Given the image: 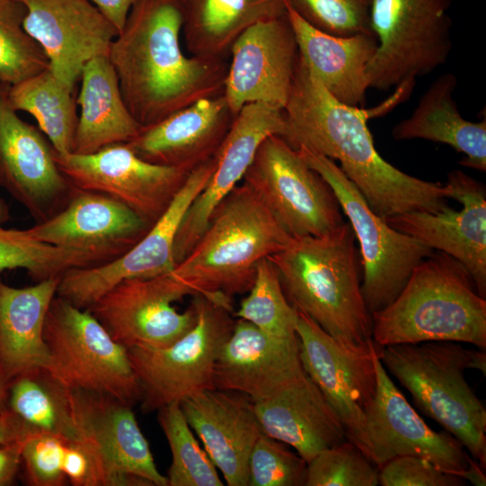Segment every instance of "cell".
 <instances>
[{
    "mask_svg": "<svg viewBox=\"0 0 486 486\" xmlns=\"http://www.w3.org/2000/svg\"><path fill=\"white\" fill-rule=\"evenodd\" d=\"M404 101L399 91L371 109L344 104L331 95L299 56L282 137L338 160L372 210L386 219L411 212L437 213L449 206L446 188L410 176L384 160L367 125Z\"/></svg>",
    "mask_w": 486,
    "mask_h": 486,
    "instance_id": "1",
    "label": "cell"
},
{
    "mask_svg": "<svg viewBox=\"0 0 486 486\" xmlns=\"http://www.w3.org/2000/svg\"><path fill=\"white\" fill-rule=\"evenodd\" d=\"M178 0H140L108 58L123 100L142 127L223 93L229 63L185 54Z\"/></svg>",
    "mask_w": 486,
    "mask_h": 486,
    "instance_id": "2",
    "label": "cell"
},
{
    "mask_svg": "<svg viewBox=\"0 0 486 486\" xmlns=\"http://www.w3.org/2000/svg\"><path fill=\"white\" fill-rule=\"evenodd\" d=\"M298 310L349 348L373 340L372 314L361 291V257L349 222L322 237L292 238L267 257Z\"/></svg>",
    "mask_w": 486,
    "mask_h": 486,
    "instance_id": "3",
    "label": "cell"
},
{
    "mask_svg": "<svg viewBox=\"0 0 486 486\" xmlns=\"http://www.w3.org/2000/svg\"><path fill=\"white\" fill-rule=\"evenodd\" d=\"M292 238L244 182L213 209L202 237L170 272L188 292L232 306L248 292L259 262L284 248Z\"/></svg>",
    "mask_w": 486,
    "mask_h": 486,
    "instance_id": "4",
    "label": "cell"
},
{
    "mask_svg": "<svg viewBox=\"0 0 486 486\" xmlns=\"http://www.w3.org/2000/svg\"><path fill=\"white\" fill-rule=\"evenodd\" d=\"M378 347L395 344L454 341L486 348V300L467 269L435 251L412 271L396 299L372 313Z\"/></svg>",
    "mask_w": 486,
    "mask_h": 486,
    "instance_id": "5",
    "label": "cell"
},
{
    "mask_svg": "<svg viewBox=\"0 0 486 486\" xmlns=\"http://www.w3.org/2000/svg\"><path fill=\"white\" fill-rule=\"evenodd\" d=\"M378 357L420 412L459 440L485 469L486 409L464 376L469 369L485 374V350L428 341L379 347Z\"/></svg>",
    "mask_w": 486,
    "mask_h": 486,
    "instance_id": "6",
    "label": "cell"
},
{
    "mask_svg": "<svg viewBox=\"0 0 486 486\" xmlns=\"http://www.w3.org/2000/svg\"><path fill=\"white\" fill-rule=\"evenodd\" d=\"M43 338L51 362L50 374L68 388L113 397L133 406L141 387L127 348L98 320L58 296L48 310Z\"/></svg>",
    "mask_w": 486,
    "mask_h": 486,
    "instance_id": "7",
    "label": "cell"
},
{
    "mask_svg": "<svg viewBox=\"0 0 486 486\" xmlns=\"http://www.w3.org/2000/svg\"><path fill=\"white\" fill-rule=\"evenodd\" d=\"M300 155L331 186L360 246L361 291L372 314L391 304L413 269L434 250L392 228L369 206L356 184L335 160L301 147Z\"/></svg>",
    "mask_w": 486,
    "mask_h": 486,
    "instance_id": "8",
    "label": "cell"
},
{
    "mask_svg": "<svg viewBox=\"0 0 486 486\" xmlns=\"http://www.w3.org/2000/svg\"><path fill=\"white\" fill-rule=\"evenodd\" d=\"M192 300L196 322L181 338L162 348H127L141 387L143 412L216 389L214 366L235 324L233 307L201 294Z\"/></svg>",
    "mask_w": 486,
    "mask_h": 486,
    "instance_id": "9",
    "label": "cell"
},
{
    "mask_svg": "<svg viewBox=\"0 0 486 486\" xmlns=\"http://www.w3.org/2000/svg\"><path fill=\"white\" fill-rule=\"evenodd\" d=\"M453 1H372L370 27L378 45L366 68L369 87L386 91L416 81L447 61Z\"/></svg>",
    "mask_w": 486,
    "mask_h": 486,
    "instance_id": "10",
    "label": "cell"
},
{
    "mask_svg": "<svg viewBox=\"0 0 486 486\" xmlns=\"http://www.w3.org/2000/svg\"><path fill=\"white\" fill-rule=\"evenodd\" d=\"M292 237H322L344 223L328 182L279 135L258 147L243 178Z\"/></svg>",
    "mask_w": 486,
    "mask_h": 486,
    "instance_id": "11",
    "label": "cell"
},
{
    "mask_svg": "<svg viewBox=\"0 0 486 486\" xmlns=\"http://www.w3.org/2000/svg\"><path fill=\"white\" fill-rule=\"evenodd\" d=\"M296 332L304 372L338 416L347 440L372 460L366 416L376 396L379 347L374 341L364 348L346 347L300 310Z\"/></svg>",
    "mask_w": 486,
    "mask_h": 486,
    "instance_id": "12",
    "label": "cell"
},
{
    "mask_svg": "<svg viewBox=\"0 0 486 486\" xmlns=\"http://www.w3.org/2000/svg\"><path fill=\"white\" fill-rule=\"evenodd\" d=\"M65 392L79 439L97 455L105 486H167L166 476L157 468L132 406L82 389L65 386Z\"/></svg>",
    "mask_w": 486,
    "mask_h": 486,
    "instance_id": "13",
    "label": "cell"
},
{
    "mask_svg": "<svg viewBox=\"0 0 486 486\" xmlns=\"http://www.w3.org/2000/svg\"><path fill=\"white\" fill-rule=\"evenodd\" d=\"M54 156L59 170L76 188L104 194L152 225L166 212L191 173L147 162L126 143L91 154L55 151Z\"/></svg>",
    "mask_w": 486,
    "mask_h": 486,
    "instance_id": "14",
    "label": "cell"
},
{
    "mask_svg": "<svg viewBox=\"0 0 486 486\" xmlns=\"http://www.w3.org/2000/svg\"><path fill=\"white\" fill-rule=\"evenodd\" d=\"M215 166L214 157L191 171L166 212L129 251L103 265L66 272L60 277L57 295L86 309L122 280L172 272L176 266L174 244L177 229L190 204L207 184Z\"/></svg>",
    "mask_w": 486,
    "mask_h": 486,
    "instance_id": "15",
    "label": "cell"
},
{
    "mask_svg": "<svg viewBox=\"0 0 486 486\" xmlns=\"http://www.w3.org/2000/svg\"><path fill=\"white\" fill-rule=\"evenodd\" d=\"M186 295L170 273L130 278L115 284L86 310L126 348H162L181 338L196 322L193 300L183 312L172 305Z\"/></svg>",
    "mask_w": 486,
    "mask_h": 486,
    "instance_id": "16",
    "label": "cell"
},
{
    "mask_svg": "<svg viewBox=\"0 0 486 486\" xmlns=\"http://www.w3.org/2000/svg\"><path fill=\"white\" fill-rule=\"evenodd\" d=\"M8 89L0 83V187L39 223L60 212L76 187L59 170L47 137L10 105Z\"/></svg>",
    "mask_w": 486,
    "mask_h": 486,
    "instance_id": "17",
    "label": "cell"
},
{
    "mask_svg": "<svg viewBox=\"0 0 486 486\" xmlns=\"http://www.w3.org/2000/svg\"><path fill=\"white\" fill-rule=\"evenodd\" d=\"M223 96L235 115L252 103L284 110L299 59L294 32L287 17L262 21L233 42Z\"/></svg>",
    "mask_w": 486,
    "mask_h": 486,
    "instance_id": "18",
    "label": "cell"
},
{
    "mask_svg": "<svg viewBox=\"0 0 486 486\" xmlns=\"http://www.w3.org/2000/svg\"><path fill=\"white\" fill-rule=\"evenodd\" d=\"M374 363L377 391L366 416L372 461L380 468L392 457L413 455L464 479L476 460L453 435L426 424L389 377L378 354Z\"/></svg>",
    "mask_w": 486,
    "mask_h": 486,
    "instance_id": "19",
    "label": "cell"
},
{
    "mask_svg": "<svg viewBox=\"0 0 486 486\" xmlns=\"http://www.w3.org/2000/svg\"><path fill=\"white\" fill-rule=\"evenodd\" d=\"M449 199L462 204L440 212H411L385 219L394 230L415 238L433 250L458 260L471 274L477 292L486 297V190L461 170L447 174Z\"/></svg>",
    "mask_w": 486,
    "mask_h": 486,
    "instance_id": "20",
    "label": "cell"
},
{
    "mask_svg": "<svg viewBox=\"0 0 486 486\" xmlns=\"http://www.w3.org/2000/svg\"><path fill=\"white\" fill-rule=\"evenodd\" d=\"M19 1L25 8L23 27L45 53L49 69L75 93L85 65L108 57L118 32L86 0Z\"/></svg>",
    "mask_w": 486,
    "mask_h": 486,
    "instance_id": "21",
    "label": "cell"
},
{
    "mask_svg": "<svg viewBox=\"0 0 486 486\" xmlns=\"http://www.w3.org/2000/svg\"><path fill=\"white\" fill-rule=\"evenodd\" d=\"M152 226L113 198L76 188L60 212L26 231L39 241L91 253L107 263L129 251Z\"/></svg>",
    "mask_w": 486,
    "mask_h": 486,
    "instance_id": "22",
    "label": "cell"
},
{
    "mask_svg": "<svg viewBox=\"0 0 486 486\" xmlns=\"http://www.w3.org/2000/svg\"><path fill=\"white\" fill-rule=\"evenodd\" d=\"M284 131V110L248 104L236 115L216 154V166L203 190L185 212L174 244L176 265L191 252L205 230L216 205L242 180L262 141Z\"/></svg>",
    "mask_w": 486,
    "mask_h": 486,
    "instance_id": "23",
    "label": "cell"
},
{
    "mask_svg": "<svg viewBox=\"0 0 486 486\" xmlns=\"http://www.w3.org/2000/svg\"><path fill=\"white\" fill-rule=\"evenodd\" d=\"M180 403L189 426L226 483L248 486V458L264 433L254 401L241 392L212 389Z\"/></svg>",
    "mask_w": 486,
    "mask_h": 486,
    "instance_id": "24",
    "label": "cell"
},
{
    "mask_svg": "<svg viewBox=\"0 0 486 486\" xmlns=\"http://www.w3.org/2000/svg\"><path fill=\"white\" fill-rule=\"evenodd\" d=\"M235 117L221 94L141 128L126 144L147 162L191 172L216 156Z\"/></svg>",
    "mask_w": 486,
    "mask_h": 486,
    "instance_id": "25",
    "label": "cell"
},
{
    "mask_svg": "<svg viewBox=\"0 0 486 486\" xmlns=\"http://www.w3.org/2000/svg\"><path fill=\"white\" fill-rule=\"evenodd\" d=\"M298 343L274 339L237 319L216 360V389L241 392L254 402L269 399L302 377Z\"/></svg>",
    "mask_w": 486,
    "mask_h": 486,
    "instance_id": "26",
    "label": "cell"
},
{
    "mask_svg": "<svg viewBox=\"0 0 486 486\" xmlns=\"http://www.w3.org/2000/svg\"><path fill=\"white\" fill-rule=\"evenodd\" d=\"M254 405L263 432L293 447L307 464L347 440L338 416L306 374Z\"/></svg>",
    "mask_w": 486,
    "mask_h": 486,
    "instance_id": "27",
    "label": "cell"
},
{
    "mask_svg": "<svg viewBox=\"0 0 486 486\" xmlns=\"http://www.w3.org/2000/svg\"><path fill=\"white\" fill-rule=\"evenodd\" d=\"M59 280L17 288L0 277V379L7 391L23 375L51 369L43 328Z\"/></svg>",
    "mask_w": 486,
    "mask_h": 486,
    "instance_id": "28",
    "label": "cell"
},
{
    "mask_svg": "<svg viewBox=\"0 0 486 486\" xmlns=\"http://www.w3.org/2000/svg\"><path fill=\"white\" fill-rule=\"evenodd\" d=\"M286 14L299 56L328 92L344 104L362 107L370 88L366 68L378 45L374 34H328L309 24L288 4Z\"/></svg>",
    "mask_w": 486,
    "mask_h": 486,
    "instance_id": "29",
    "label": "cell"
},
{
    "mask_svg": "<svg viewBox=\"0 0 486 486\" xmlns=\"http://www.w3.org/2000/svg\"><path fill=\"white\" fill-rule=\"evenodd\" d=\"M457 78L452 73L437 76L420 97L410 116L392 130L395 140L422 139L446 144L464 157L460 164L486 171V117L480 122L464 118L453 98Z\"/></svg>",
    "mask_w": 486,
    "mask_h": 486,
    "instance_id": "30",
    "label": "cell"
},
{
    "mask_svg": "<svg viewBox=\"0 0 486 486\" xmlns=\"http://www.w3.org/2000/svg\"><path fill=\"white\" fill-rule=\"evenodd\" d=\"M76 98L79 113L73 153L91 154L107 146L128 143L141 126L123 100L115 71L108 57L89 60L81 72Z\"/></svg>",
    "mask_w": 486,
    "mask_h": 486,
    "instance_id": "31",
    "label": "cell"
},
{
    "mask_svg": "<svg viewBox=\"0 0 486 486\" xmlns=\"http://www.w3.org/2000/svg\"><path fill=\"white\" fill-rule=\"evenodd\" d=\"M182 42L189 55L224 58L236 39L256 22L286 14L285 0H178Z\"/></svg>",
    "mask_w": 486,
    "mask_h": 486,
    "instance_id": "32",
    "label": "cell"
},
{
    "mask_svg": "<svg viewBox=\"0 0 486 486\" xmlns=\"http://www.w3.org/2000/svg\"><path fill=\"white\" fill-rule=\"evenodd\" d=\"M8 101L15 111L35 119L56 152H73L78 118L75 93L65 87L49 68L9 86Z\"/></svg>",
    "mask_w": 486,
    "mask_h": 486,
    "instance_id": "33",
    "label": "cell"
},
{
    "mask_svg": "<svg viewBox=\"0 0 486 486\" xmlns=\"http://www.w3.org/2000/svg\"><path fill=\"white\" fill-rule=\"evenodd\" d=\"M8 408L23 422L66 440H79L70 417L65 386L40 370L15 380L8 389Z\"/></svg>",
    "mask_w": 486,
    "mask_h": 486,
    "instance_id": "34",
    "label": "cell"
},
{
    "mask_svg": "<svg viewBox=\"0 0 486 486\" xmlns=\"http://www.w3.org/2000/svg\"><path fill=\"white\" fill-rule=\"evenodd\" d=\"M105 264L99 256L58 248L32 238L26 230L0 226V272L24 269L36 283L60 278L73 268Z\"/></svg>",
    "mask_w": 486,
    "mask_h": 486,
    "instance_id": "35",
    "label": "cell"
},
{
    "mask_svg": "<svg viewBox=\"0 0 486 486\" xmlns=\"http://www.w3.org/2000/svg\"><path fill=\"white\" fill-rule=\"evenodd\" d=\"M233 315L252 323L274 339L298 343V310L287 300L278 274L268 258L259 262L254 284Z\"/></svg>",
    "mask_w": 486,
    "mask_h": 486,
    "instance_id": "36",
    "label": "cell"
},
{
    "mask_svg": "<svg viewBox=\"0 0 486 486\" xmlns=\"http://www.w3.org/2000/svg\"><path fill=\"white\" fill-rule=\"evenodd\" d=\"M157 411L172 454L167 486H223L216 466L194 436L181 403L171 402Z\"/></svg>",
    "mask_w": 486,
    "mask_h": 486,
    "instance_id": "37",
    "label": "cell"
},
{
    "mask_svg": "<svg viewBox=\"0 0 486 486\" xmlns=\"http://www.w3.org/2000/svg\"><path fill=\"white\" fill-rule=\"evenodd\" d=\"M19 0H0V83L14 86L49 68L40 46L23 27Z\"/></svg>",
    "mask_w": 486,
    "mask_h": 486,
    "instance_id": "38",
    "label": "cell"
},
{
    "mask_svg": "<svg viewBox=\"0 0 486 486\" xmlns=\"http://www.w3.org/2000/svg\"><path fill=\"white\" fill-rule=\"evenodd\" d=\"M379 467L349 440L327 448L307 464L305 486H376Z\"/></svg>",
    "mask_w": 486,
    "mask_h": 486,
    "instance_id": "39",
    "label": "cell"
},
{
    "mask_svg": "<svg viewBox=\"0 0 486 486\" xmlns=\"http://www.w3.org/2000/svg\"><path fill=\"white\" fill-rule=\"evenodd\" d=\"M248 486H305L307 463L284 443L262 433L248 458Z\"/></svg>",
    "mask_w": 486,
    "mask_h": 486,
    "instance_id": "40",
    "label": "cell"
},
{
    "mask_svg": "<svg viewBox=\"0 0 486 486\" xmlns=\"http://www.w3.org/2000/svg\"><path fill=\"white\" fill-rule=\"evenodd\" d=\"M372 1L285 0V3L314 28L328 34L350 36L373 33L370 27Z\"/></svg>",
    "mask_w": 486,
    "mask_h": 486,
    "instance_id": "41",
    "label": "cell"
},
{
    "mask_svg": "<svg viewBox=\"0 0 486 486\" xmlns=\"http://www.w3.org/2000/svg\"><path fill=\"white\" fill-rule=\"evenodd\" d=\"M66 439L35 429L26 437L22 451L26 477L33 486H62L67 478L63 472Z\"/></svg>",
    "mask_w": 486,
    "mask_h": 486,
    "instance_id": "42",
    "label": "cell"
},
{
    "mask_svg": "<svg viewBox=\"0 0 486 486\" xmlns=\"http://www.w3.org/2000/svg\"><path fill=\"white\" fill-rule=\"evenodd\" d=\"M382 486H464L463 478L446 472L429 461L413 455L391 458L379 468Z\"/></svg>",
    "mask_w": 486,
    "mask_h": 486,
    "instance_id": "43",
    "label": "cell"
},
{
    "mask_svg": "<svg viewBox=\"0 0 486 486\" xmlns=\"http://www.w3.org/2000/svg\"><path fill=\"white\" fill-rule=\"evenodd\" d=\"M62 468L74 486H105L97 455L84 440H66Z\"/></svg>",
    "mask_w": 486,
    "mask_h": 486,
    "instance_id": "44",
    "label": "cell"
},
{
    "mask_svg": "<svg viewBox=\"0 0 486 486\" xmlns=\"http://www.w3.org/2000/svg\"><path fill=\"white\" fill-rule=\"evenodd\" d=\"M35 429L0 444V486L10 485L22 464V451L27 436Z\"/></svg>",
    "mask_w": 486,
    "mask_h": 486,
    "instance_id": "45",
    "label": "cell"
},
{
    "mask_svg": "<svg viewBox=\"0 0 486 486\" xmlns=\"http://www.w3.org/2000/svg\"><path fill=\"white\" fill-rule=\"evenodd\" d=\"M113 25L118 34L123 30L129 14L140 0H86Z\"/></svg>",
    "mask_w": 486,
    "mask_h": 486,
    "instance_id": "46",
    "label": "cell"
},
{
    "mask_svg": "<svg viewBox=\"0 0 486 486\" xmlns=\"http://www.w3.org/2000/svg\"><path fill=\"white\" fill-rule=\"evenodd\" d=\"M36 429L17 417L9 408L0 410V444Z\"/></svg>",
    "mask_w": 486,
    "mask_h": 486,
    "instance_id": "47",
    "label": "cell"
},
{
    "mask_svg": "<svg viewBox=\"0 0 486 486\" xmlns=\"http://www.w3.org/2000/svg\"><path fill=\"white\" fill-rule=\"evenodd\" d=\"M10 219V209L6 202L0 195V226Z\"/></svg>",
    "mask_w": 486,
    "mask_h": 486,
    "instance_id": "48",
    "label": "cell"
},
{
    "mask_svg": "<svg viewBox=\"0 0 486 486\" xmlns=\"http://www.w3.org/2000/svg\"><path fill=\"white\" fill-rule=\"evenodd\" d=\"M8 391L0 379V410L4 407V402L7 399Z\"/></svg>",
    "mask_w": 486,
    "mask_h": 486,
    "instance_id": "49",
    "label": "cell"
}]
</instances>
